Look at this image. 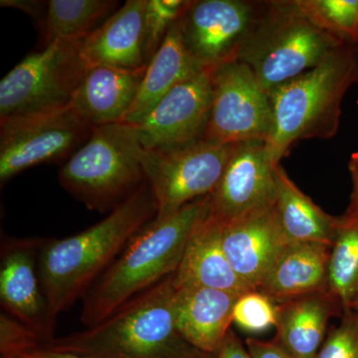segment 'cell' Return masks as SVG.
Listing matches in <instances>:
<instances>
[{
    "label": "cell",
    "instance_id": "1",
    "mask_svg": "<svg viewBox=\"0 0 358 358\" xmlns=\"http://www.w3.org/2000/svg\"><path fill=\"white\" fill-rule=\"evenodd\" d=\"M157 214L152 187L145 182L102 221L63 239L44 241L38 274L49 319L83 299L131 240Z\"/></svg>",
    "mask_w": 358,
    "mask_h": 358
},
{
    "label": "cell",
    "instance_id": "2",
    "mask_svg": "<svg viewBox=\"0 0 358 358\" xmlns=\"http://www.w3.org/2000/svg\"><path fill=\"white\" fill-rule=\"evenodd\" d=\"M173 274L96 326L40 348L92 358H213L182 338L173 315Z\"/></svg>",
    "mask_w": 358,
    "mask_h": 358
},
{
    "label": "cell",
    "instance_id": "3",
    "mask_svg": "<svg viewBox=\"0 0 358 358\" xmlns=\"http://www.w3.org/2000/svg\"><path fill=\"white\" fill-rule=\"evenodd\" d=\"M208 205L209 195L190 202L169 217L155 218L143 227L85 294L82 324L86 327L100 324L134 296L174 274Z\"/></svg>",
    "mask_w": 358,
    "mask_h": 358
},
{
    "label": "cell",
    "instance_id": "4",
    "mask_svg": "<svg viewBox=\"0 0 358 358\" xmlns=\"http://www.w3.org/2000/svg\"><path fill=\"white\" fill-rule=\"evenodd\" d=\"M357 75L355 45L345 43L317 67L268 93L273 129L266 148L275 164L296 141L336 136L343 96Z\"/></svg>",
    "mask_w": 358,
    "mask_h": 358
},
{
    "label": "cell",
    "instance_id": "5",
    "mask_svg": "<svg viewBox=\"0 0 358 358\" xmlns=\"http://www.w3.org/2000/svg\"><path fill=\"white\" fill-rule=\"evenodd\" d=\"M345 43L313 24L294 0L264 1L238 61L254 71L268 94L317 67Z\"/></svg>",
    "mask_w": 358,
    "mask_h": 358
},
{
    "label": "cell",
    "instance_id": "6",
    "mask_svg": "<svg viewBox=\"0 0 358 358\" xmlns=\"http://www.w3.org/2000/svg\"><path fill=\"white\" fill-rule=\"evenodd\" d=\"M141 148L131 124L94 127L61 169L59 182L90 210H114L148 182Z\"/></svg>",
    "mask_w": 358,
    "mask_h": 358
},
{
    "label": "cell",
    "instance_id": "7",
    "mask_svg": "<svg viewBox=\"0 0 358 358\" xmlns=\"http://www.w3.org/2000/svg\"><path fill=\"white\" fill-rule=\"evenodd\" d=\"M86 69L80 40H56L26 56L0 82V122L67 109Z\"/></svg>",
    "mask_w": 358,
    "mask_h": 358
},
{
    "label": "cell",
    "instance_id": "8",
    "mask_svg": "<svg viewBox=\"0 0 358 358\" xmlns=\"http://www.w3.org/2000/svg\"><path fill=\"white\" fill-rule=\"evenodd\" d=\"M235 145L200 138L171 147H141V164L157 204L155 219L169 217L190 202L210 195Z\"/></svg>",
    "mask_w": 358,
    "mask_h": 358
},
{
    "label": "cell",
    "instance_id": "9",
    "mask_svg": "<svg viewBox=\"0 0 358 358\" xmlns=\"http://www.w3.org/2000/svg\"><path fill=\"white\" fill-rule=\"evenodd\" d=\"M210 115L202 138L224 145L267 141L273 129L270 96L254 71L232 61L211 72Z\"/></svg>",
    "mask_w": 358,
    "mask_h": 358
},
{
    "label": "cell",
    "instance_id": "10",
    "mask_svg": "<svg viewBox=\"0 0 358 358\" xmlns=\"http://www.w3.org/2000/svg\"><path fill=\"white\" fill-rule=\"evenodd\" d=\"M264 8V1L193 0L178 20L190 57L201 71L238 60Z\"/></svg>",
    "mask_w": 358,
    "mask_h": 358
},
{
    "label": "cell",
    "instance_id": "11",
    "mask_svg": "<svg viewBox=\"0 0 358 358\" xmlns=\"http://www.w3.org/2000/svg\"><path fill=\"white\" fill-rule=\"evenodd\" d=\"M92 128L67 109L0 122V182L78 150Z\"/></svg>",
    "mask_w": 358,
    "mask_h": 358
},
{
    "label": "cell",
    "instance_id": "12",
    "mask_svg": "<svg viewBox=\"0 0 358 358\" xmlns=\"http://www.w3.org/2000/svg\"><path fill=\"white\" fill-rule=\"evenodd\" d=\"M277 166L268 157L265 141L236 143L217 186L209 195V217L223 226L273 206Z\"/></svg>",
    "mask_w": 358,
    "mask_h": 358
},
{
    "label": "cell",
    "instance_id": "13",
    "mask_svg": "<svg viewBox=\"0 0 358 358\" xmlns=\"http://www.w3.org/2000/svg\"><path fill=\"white\" fill-rule=\"evenodd\" d=\"M210 71L174 87L138 124H131L143 148L183 145L203 136L210 115Z\"/></svg>",
    "mask_w": 358,
    "mask_h": 358
},
{
    "label": "cell",
    "instance_id": "14",
    "mask_svg": "<svg viewBox=\"0 0 358 358\" xmlns=\"http://www.w3.org/2000/svg\"><path fill=\"white\" fill-rule=\"evenodd\" d=\"M43 243V240L14 238H7L2 243L0 301L6 313L44 343L54 338L55 324L49 319L46 299L36 272V258Z\"/></svg>",
    "mask_w": 358,
    "mask_h": 358
},
{
    "label": "cell",
    "instance_id": "15",
    "mask_svg": "<svg viewBox=\"0 0 358 358\" xmlns=\"http://www.w3.org/2000/svg\"><path fill=\"white\" fill-rule=\"evenodd\" d=\"M221 243L233 270L257 289L289 241L274 204L223 225Z\"/></svg>",
    "mask_w": 358,
    "mask_h": 358
},
{
    "label": "cell",
    "instance_id": "16",
    "mask_svg": "<svg viewBox=\"0 0 358 358\" xmlns=\"http://www.w3.org/2000/svg\"><path fill=\"white\" fill-rule=\"evenodd\" d=\"M147 0H128L86 38L80 53L86 68L110 66L121 69L147 68L145 14Z\"/></svg>",
    "mask_w": 358,
    "mask_h": 358
},
{
    "label": "cell",
    "instance_id": "17",
    "mask_svg": "<svg viewBox=\"0 0 358 358\" xmlns=\"http://www.w3.org/2000/svg\"><path fill=\"white\" fill-rule=\"evenodd\" d=\"M145 70L87 68L68 108L91 128L122 122L136 100Z\"/></svg>",
    "mask_w": 358,
    "mask_h": 358
},
{
    "label": "cell",
    "instance_id": "18",
    "mask_svg": "<svg viewBox=\"0 0 358 358\" xmlns=\"http://www.w3.org/2000/svg\"><path fill=\"white\" fill-rule=\"evenodd\" d=\"M222 226L208 216L195 226L173 274L174 288H209L242 296L253 288L233 270L221 243Z\"/></svg>",
    "mask_w": 358,
    "mask_h": 358
},
{
    "label": "cell",
    "instance_id": "19",
    "mask_svg": "<svg viewBox=\"0 0 358 358\" xmlns=\"http://www.w3.org/2000/svg\"><path fill=\"white\" fill-rule=\"evenodd\" d=\"M239 296L215 289H176L173 315L178 333L197 350L213 355L229 331Z\"/></svg>",
    "mask_w": 358,
    "mask_h": 358
},
{
    "label": "cell",
    "instance_id": "20",
    "mask_svg": "<svg viewBox=\"0 0 358 358\" xmlns=\"http://www.w3.org/2000/svg\"><path fill=\"white\" fill-rule=\"evenodd\" d=\"M277 336L274 341L293 358H317L326 341L327 324L343 310L329 291L277 303Z\"/></svg>",
    "mask_w": 358,
    "mask_h": 358
},
{
    "label": "cell",
    "instance_id": "21",
    "mask_svg": "<svg viewBox=\"0 0 358 358\" xmlns=\"http://www.w3.org/2000/svg\"><path fill=\"white\" fill-rule=\"evenodd\" d=\"M331 246L310 242H289L257 291L275 303L327 288Z\"/></svg>",
    "mask_w": 358,
    "mask_h": 358
},
{
    "label": "cell",
    "instance_id": "22",
    "mask_svg": "<svg viewBox=\"0 0 358 358\" xmlns=\"http://www.w3.org/2000/svg\"><path fill=\"white\" fill-rule=\"evenodd\" d=\"M200 72L186 50L176 21L148 63L136 100L122 122L138 124L174 87Z\"/></svg>",
    "mask_w": 358,
    "mask_h": 358
},
{
    "label": "cell",
    "instance_id": "23",
    "mask_svg": "<svg viewBox=\"0 0 358 358\" xmlns=\"http://www.w3.org/2000/svg\"><path fill=\"white\" fill-rule=\"evenodd\" d=\"M275 209L289 242H310L331 247L339 217L329 215L301 192L281 164L275 169Z\"/></svg>",
    "mask_w": 358,
    "mask_h": 358
},
{
    "label": "cell",
    "instance_id": "24",
    "mask_svg": "<svg viewBox=\"0 0 358 358\" xmlns=\"http://www.w3.org/2000/svg\"><path fill=\"white\" fill-rule=\"evenodd\" d=\"M327 288L343 313L352 310L358 299V211L352 208L339 217L329 252Z\"/></svg>",
    "mask_w": 358,
    "mask_h": 358
},
{
    "label": "cell",
    "instance_id": "25",
    "mask_svg": "<svg viewBox=\"0 0 358 358\" xmlns=\"http://www.w3.org/2000/svg\"><path fill=\"white\" fill-rule=\"evenodd\" d=\"M117 3L114 0H50L42 28L44 46L56 40L86 38Z\"/></svg>",
    "mask_w": 358,
    "mask_h": 358
},
{
    "label": "cell",
    "instance_id": "26",
    "mask_svg": "<svg viewBox=\"0 0 358 358\" xmlns=\"http://www.w3.org/2000/svg\"><path fill=\"white\" fill-rule=\"evenodd\" d=\"M294 1L301 13L320 29L348 43H357L358 0Z\"/></svg>",
    "mask_w": 358,
    "mask_h": 358
},
{
    "label": "cell",
    "instance_id": "27",
    "mask_svg": "<svg viewBox=\"0 0 358 358\" xmlns=\"http://www.w3.org/2000/svg\"><path fill=\"white\" fill-rule=\"evenodd\" d=\"M185 0H147L145 14V54L147 64L155 55L167 33L180 17Z\"/></svg>",
    "mask_w": 358,
    "mask_h": 358
},
{
    "label": "cell",
    "instance_id": "28",
    "mask_svg": "<svg viewBox=\"0 0 358 358\" xmlns=\"http://www.w3.org/2000/svg\"><path fill=\"white\" fill-rule=\"evenodd\" d=\"M277 320V303L257 289L240 296L233 308V322L249 333H264L275 327Z\"/></svg>",
    "mask_w": 358,
    "mask_h": 358
},
{
    "label": "cell",
    "instance_id": "29",
    "mask_svg": "<svg viewBox=\"0 0 358 358\" xmlns=\"http://www.w3.org/2000/svg\"><path fill=\"white\" fill-rule=\"evenodd\" d=\"M317 358H358V315L348 310L331 327Z\"/></svg>",
    "mask_w": 358,
    "mask_h": 358
},
{
    "label": "cell",
    "instance_id": "30",
    "mask_svg": "<svg viewBox=\"0 0 358 358\" xmlns=\"http://www.w3.org/2000/svg\"><path fill=\"white\" fill-rule=\"evenodd\" d=\"M42 341L24 324L7 313L0 317V352L1 357H15L38 348Z\"/></svg>",
    "mask_w": 358,
    "mask_h": 358
},
{
    "label": "cell",
    "instance_id": "31",
    "mask_svg": "<svg viewBox=\"0 0 358 358\" xmlns=\"http://www.w3.org/2000/svg\"><path fill=\"white\" fill-rule=\"evenodd\" d=\"M246 346L252 358H293L275 341L267 343L250 338Z\"/></svg>",
    "mask_w": 358,
    "mask_h": 358
},
{
    "label": "cell",
    "instance_id": "32",
    "mask_svg": "<svg viewBox=\"0 0 358 358\" xmlns=\"http://www.w3.org/2000/svg\"><path fill=\"white\" fill-rule=\"evenodd\" d=\"M2 7H13V8L20 9L27 13L30 17L36 20L39 27L43 28L45 17H46L47 10L44 8L48 7V1H30V0H1L0 1Z\"/></svg>",
    "mask_w": 358,
    "mask_h": 358
},
{
    "label": "cell",
    "instance_id": "33",
    "mask_svg": "<svg viewBox=\"0 0 358 358\" xmlns=\"http://www.w3.org/2000/svg\"><path fill=\"white\" fill-rule=\"evenodd\" d=\"M213 358H252L247 348H244L236 334L229 329Z\"/></svg>",
    "mask_w": 358,
    "mask_h": 358
},
{
    "label": "cell",
    "instance_id": "34",
    "mask_svg": "<svg viewBox=\"0 0 358 358\" xmlns=\"http://www.w3.org/2000/svg\"><path fill=\"white\" fill-rule=\"evenodd\" d=\"M348 169H350V174L352 178V199H350V204L348 208L358 211V152H355L350 157L348 162Z\"/></svg>",
    "mask_w": 358,
    "mask_h": 358
},
{
    "label": "cell",
    "instance_id": "35",
    "mask_svg": "<svg viewBox=\"0 0 358 358\" xmlns=\"http://www.w3.org/2000/svg\"><path fill=\"white\" fill-rule=\"evenodd\" d=\"M29 352H31L37 358H92L71 352H53V350H45L42 348H35V350H30Z\"/></svg>",
    "mask_w": 358,
    "mask_h": 358
},
{
    "label": "cell",
    "instance_id": "36",
    "mask_svg": "<svg viewBox=\"0 0 358 358\" xmlns=\"http://www.w3.org/2000/svg\"><path fill=\"white\" fill-rule=\"evenodd\" d=\"M3 358V357H1ZM8 358H37L32 355L31 352H26L23 353H20V355H15V357H8Z\"/></svg>",
    "mask_w": 358,
    "mask_h": 358
},
{
    "label": "cell",
    "instance_id": "37",
    "mask_svg": "<svg viewBox=\"0 0 358 358\" xmlns=\"http://www.w3.org/2000/svg\"><path fill=\"white\" fill-rule=\"evenodd\" d=\"M355 56H357V82L358 83V42L355 45Z\"/></svg>",
    "mask_w": 358,
    "mask_h": 358
},
{
    "label": "cell",
    "instance_id": "38",
    "mask_svg": "<svg viewBox=\"0 0 358 358\" xmlns=\"http://www.w3.org/2000/svg\"><path fill=\"white\" fill-rule=\"evenodd\" d=\"M352 312H355L358 315V299L357 301H355V305H353V307L352 308Z\"/></svg>",
    "mask_w": 358,
    "mask_h": 358
}]
</instances>
